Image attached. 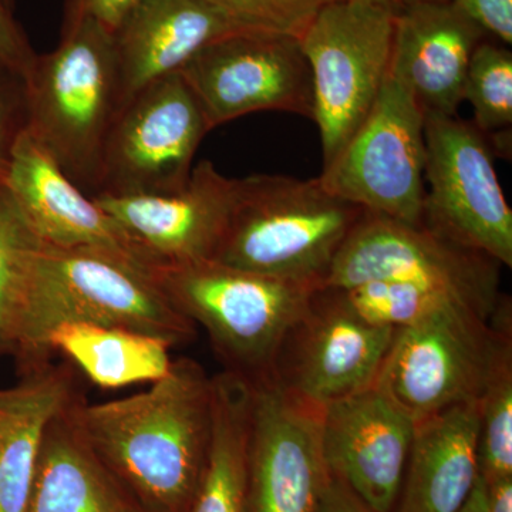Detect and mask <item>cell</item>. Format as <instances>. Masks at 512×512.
<instances>
[{"label":"cell","instance_id":"33","mask_svg":"<svg viewBox=\"0 0 512 512\" xmlns=\"http://www.w3.org/2000/svg\"><path fill=\"white\" fill-rule=\"evenodd\" d=\"M138 0H69V12L89 16L111 33L116 32Z\"/></svg>","mask_w":512,"mask_h":512},{"label":"cell","instance_id":"19","mask_svg":"<svg viewBox=\"0 0 512 512\" xmlns=\"http://www.w3.org/2000/svg\"><path fill=\"white\" fill-rule=\"evenodd\" d=\"M241 32L212 0H138L114 32L120 107L148 83L180 72L205 46Z\"/></svg>","mask_w":512,"mask_h":512},{"label":"cell","instance_id":"8","mask_svg":"<svg viewBox=\"0 0 512 512\" xmlns=\"http://www.w3.org/2000/svg\"><path fill=\"white\" fill-rule=\"evenodd\" d=\"M501 268L490 256L458 245L424 224L365 211L340 248L323 288L404 282L446 293L491 320L503 296Z\"/></svg>","mask_w":512,"mask_h":512},{"label":"cell","instance_id":"7","mask_svg":"<svg viewBox=\"0 0 512 512\" xmlns=\"http://www.w3.org/2000/svg\"><path fill=\"white\" fill-rule=\"evenodd\" d=\"M394 10L355 0H333L316 13L299 45L313 80V121L323 167L362 126L390 72Z\"/></svg>","mask_w":512,"mask_h":512},{"label":"cell","instance_id":"23","mask_svg":"<svg viewBox=\"0 0 512 512\" xmlns=\"http://www.w3.org/2000/svg\"><path fill=\"white\" fill-rule=\"evenodd\" d=\"M171 348L147 333L87 322L62 323L47 338L50 355L63 353L103 389L157 382L173 366Z\"/></svg>","mask_w":512,"mask_h":512},{"label":"cell","instance_id":"34","mask_svg":"<svg viewBox=\"0 0 512 512\" xmlns=\"http://www.w3.org/2000/svg\"><path fill=\"white\" fill-rule=\"evenodd\" d=\"M318 512H376L363 503L352 490L330 474L328 484L320 498Z\"/></svg>","mask_w":512,"mask_h":512},{"label":"cell","instance_id":"21","mask_svg":"<svg viewBox=\"0 0 512 512\" xmlns=\"http://www.w3.org/2000/svg\"><path fill=\"white\" fill-rule=\"evenodd\" d=\"M69 406L47 427L25 512H146L84 439Z\"/></svg>","mask_w":512,"mask_h":512},{"label":"cell","instance_id":"9","mask_svg":"<svg viewBox=\"0 0 512 512\" xmlns=\"http://www.w3.org/2000/svg\"><path fill=\"white\" fill-rule=\"evenodd\" d=\"M424 144L429 190L421 224L511 268L512 211L487 137L473 121L424 114Z\"/></svg>","mask_w":512,"mask_h":512},{"label":"cell","instance_id":"6","mask_svg":"<svg viewBox=\"0 0 512 512\" xmlns=\"http://www.w3.org/2000/svg\"><path fill=\"white\" fill-rule=\"evenodd\" d=\"M511 330L507 296H501L491 320L461 303H450L412 326L396 329L375 384L414 421L476 402Z\"/></svg>","mask_w":512,"mask_h":512},{"label":"cell","instance_id":"24","mask_svg":"<svg viewBox=\"0 0 512 512\" xmlns=\"http://www.w3.org/2000/svg\"><path fill=\"white\" fill-rule=\"evenodd\" d=\"M210 451L190 512H244L249 419L248 377H211Z\"/></svg>","mask_w":512,"mask_h":512},{"label":"cell","instance_id":"3","mask_svg":"<svg viewBox=\"0 0 512 512\" xmlns=\"http://www.w3.org/2000/svg\"><path fill=\"white\" fill-rule=\"evenodd\" d=\"M363 214L318 177L234 178L227 227L212 261L320 289Z\"/></svg>","mask_w":512,"mask_h":512},{"label":"cell","instance_id":"20","mask_svg":"<svg viewBox=\"0 0 512 512\" xmlns=\"http://www.w3.org/2000/svg\"><path fill=\"white\" fill-rule=\"evenodd\" d=\"M478 400L416 421L393 512H460L478 476Z\"/></svg>","mask_w":512,"mask_h":512},{"label":"cell","instance_id":"31","mask_svg":"<svg viewBox=\"0 0 512 512\" xmlns=\"http://www.w3.org/2000/svg\"><path fill=\"white\" fill-rule=\"evenodd\" d=\"M13 6L12 0H0V66L25 80L37 55L16 22Z\"/></svg>","mask_w":512,"mask_h":512},{"label":"cell","instance_id":"2","mask_svg":"<svg viewBox=\"0 0 512 512\" xmlns=\"http://www.w3.org/2000/svg\"><path fill=\"white\" fill-rule=\"evenodd\" d=\"M69 322L136 330L171 346L195 335L194 323L146 269L104 252L39 242L30 261L15 350L33 369L47 366V338Z\"/></svg>","mask_w":512,"mask_h":512},{"label":"cell","instance_id":"14","mask_svg":"<svg viewBox=\"0 0 512 512\" xmlns=\"http://www.w3.org/2000/svg\"><path fill=\"white\" fill-rule=\"evenodd\" d=\"M394 333L359 318L336 289L320 288L286 333L266 375L323 409L375 384Z\"/></svg>","mask_w":512,"mask_h":512},{"label":"cell","instance_id":"28","mask_svg":"<svg viewBox=\"0 0 512 512\" xmlns=\"http://www.w3.org/2000/svg\"><path fill=\"white\" fill-rule=\"evenodd\" d=\"M332 289L359 318L394 330L412 326L450 303H461L446 293L404 282L375 281Z\"/></svg>","mask_w":512,"mask_h":512},{"label":"cell","instance_id":"5","mask_svg":"<svg viewBox=\"0 0 512 512\" xmlns=\"http://www.w3.org/2000/svg\"><path fill=\"white\" fill-rule=\"evenodd\" d=\"M157 284L175 308L201 325L228 372L265 375L288 330L311 305V286L217 261L160 266Z\"/></svg>","mask_w":512,"mask_h":512},{"label":"cell","instance_id":"22","mask_svg":"<svg viewBox=\"0 0 512 512\" xmlns=\"http://www.w3.org/2000/svg\"><path fill=\"white\" fill-rule=\"evenodd\" d=\"M73 400L69 376L49 366L0 390V512H25L47 427Z\"/></svg>","mask_w":512,"mask_h":512},{"label":"cell","instance_id":"35","mask_svg":"<svg viewBox=\"0 0 512 512\" xmlns=\"http://www.w3.org/2000/svg\"><path fill=\"white\" fill-rule=\"evenodd\" d=\"M485 493L488 512H512V477L485 483Z\"/></svg>","mask_w":512,"mask_h":512},{"label":"cell","instance_id":"38","mask_svg":"<svg viewBox=\"0 0 512 512\" xmlns=\"http://www.w3.org/2000/svg\"><path fill=\"white\" fill-rule=\"evenodd\" d=\"M420 2H447V0H396V8L403 5H410V3Z\"/></svg>","mask_w":512,"mask_h":512},{"label":"cell","instance_id":"10","mask_svg":"<svg viewBox=\"0 0 512 512\" xmlns=\"http://www.w3.org/2000/svg\"><path fill=\"white\" fill-rule=\"evenodd\" d=\"M424 164L423 110L389 72L362 126L318 178L326 190L365 211L421 224Z\"/></svg>","mask_w":512,"mask_h":512},{"label":"cell","instance_id":"32","mask_svg":"<svg viewBox=\"0 0 512 512\" xmlns=\"http://www.w3.org/2000/svg\"><path fill=\"white\" fill-rule=\"evenodd\" d=\"M468 19L497 37L503 45L512 43V0H451Z\"/></svg>","mask_w":512,"mask_h":512},{"label":"cell","instance_id":"18","mask_svg":"<svg viewBox=\"0 0 512 512\" xmlns=\"http://www.w3.org/2000/svg\"><path fill=\"white\" fill-rule=\"evenodd\" d=\"M484 36L451 0L399 6L390 72L424 114L458 116L468 64Z\"/></svg>","mask_w":512,"mask_h":512},{"label":"cell","instance_id":"4","mask_svg":"<svg viewBox=\"0 0 512 512\" xmlns=\"http://www.w3.org/2000/svg\"><path fill=\"white\" fill-rule=\"evenodd\" d=\"M23 82L26 130L77 187L94 197L104 143L120 110L113 33L89 16L66 10L59 45L36 56Z\"/></svg>","mask_w":512,"mask_h":512},{"label":"cell","instance_id":"12","mask_svg":"<svg viewBox=\"0 0 512 512\" xmlns=\"http://www.w3.org/2000/svg\"><path fill=\"white\" fill-rule=\"evenodd\" d=\"M180 73L210 130L258 111L313 120L311 67L295 37L232 33L201 49Z\"/></svg>","mask_w":512,"mask_h":512},{"label":"cell","instance_id":"16","mask_svg":"<svg viewBox=\"0 0 512 512\" xmlns=\"http://www.w3.org/2000/svg\"><path fill=\"white\" fill-rule=\"evenodd\" d=\"M234 178L211 161L192 168L183 190L163 195L92 197L157 268L210 261L231 210Z\"/></svg>","mask_w":512,"mask_h":512},{"label":"cell","instance_id":"30","mask_svg":"<svg viewBox=\"0 0 512 512\" xmlns=\"http://www.w3.org/2000/svg\"><path fill=\"white\" fill-rule=\"evenodd\" d=\"M28 128L25 82L0 66V187L5 184L13 150Z\"/></svg>","mask_w":512,"mask_h":512},{"label":"cell","instance_id":"13","mask_svg":"<svg viewBox=\"0 0 512 512\" xmlns=\"http://www.w3.org/2000/svg\"><path fill=\"white\" fill-rule=\"evenodd\" d=\"M249 380L244 512H318L329 480L322 410L269 375Z\"/></svg>","mask_w":512,"mask_h":512},{"label":"cell","instance_id":"11","mask_svg":"<svg viewBox=\"0 0 512 512\" xmlns=\"http://www.w3.org/2000/svg\"><path fill=\"white\" fill-rule=\"evenodd\" d=\"M210 131L197 97L180 72L148 83L120 107L111 124L96 195H163L183 190L202 138Z\"/></svg>","mask_w":512,"mask_h":512},{"label":"cell","instance_id":"17","mask_svg":"<svg viewBox=\"0 0 512 512\" xmlns=\"http://www.w3.org/2000/svg\"><path fill=\"white\" fill-rule=\"evenodd\" d=\"M5 188L40 242L57 248L92 249L154 274L157 266L124 229L63 173L28 130L20 136Z\"/></svg>","mask_w":512,"mask_h":512},{"label":"cell","instance_id":"27","mask_svg":"<svg viewBox=\"0 0 512 512\" xmlns=\"http://www.w3.org/2000/svg\"><path fill=\"white\" fill-rule=\"evenodd\" d=\"M478 468L485 483L512 477V336L504 339L478 399Z\"/></svg>","mask_w":512,"mask_h":512},{"label":"cell","instance_id":"1","mask_svg":"<svg viewBox=\"0 0 512 512\" xmlns=\"http://www.w3.org/2000/svg\"><path fill=\"white\" fill-rule=\"evenodd\" d=\"M70 417L146 512H190L212 426V383L188 357L146 392L99 404L73 400Z\"/></svg>","mask_w":512,"mask_h":512},{"label":"cell","instance_id":"15","mask_svg":"<svg viewBox=\"0 0 512 512\" xmlns=\"http://www.w3.org/2000/svg\"><path fill=\"white\" fill-rule=\"evenodd\" d=\"M416 421L376 384L322 410L326 466L376 512H393Z\"/></svg>","mask_w":512,"mask_h":512},{"label":"cell","instance_id":"39","mask_svg":"<svg viewBox=\"0 0 512 512\" xmlns=\"http://www.w3.org/2000/svg\"><path fill=\"white\" fill-rule=\"evenodd\" d=\"M12 2H15V0H12Z\"/></svg>","mask_w":512,"mask_h":512},{"label":"cell","instance_id":"37","mask_svg":"<svg viewBox=\"0 0 512 512\" xmlns=\"http://www.w3.org/2000/svg\"><path fill=\"white\" fill-rule=\"evenodd\" d=\"M355 2L370 3V5L387 6L396 9V0H355Z\"/></svg>","mask_w":512,"mask_h":512},{"label":"cell","instance_id":"25","mask_svg":"<svg viewBox=\"0 0 512 512\" xmlns=\"http://www.w3.org/2000/svg\"><path fill=\"white\" fill-rule=\"evenodd\" d=\"M464 101L474 110L473 124L504 157L511 153L512 53L481 40L468 64Z\"/></svg>","mask_w":512,"mask_h":512},{"label":"cell","instance_id":"36","mask_svg":"<svg viewBox=\"0 0 512 512\" xmlns=\"http://www.w3.org/2000/svg\"><path fill=\"white\" fill-rule=\"evenodd\" d=\"M460 512H488L487 493L483 478L478 476L476 485Z\"/></svg>","mask_w":512,"mask_h":512},{"label":"cell","instance_id":"26","mask_svg":"<svg viewBox=\"0 0 512 512\" xmlns=\"http://www.w3.org/2000/svg\"><path fill=\"white\" fill-rule=\"evenodd\" d=\"M39 242L5 185L0 187V353L16 349L30 261Z\"/></svg>","mask_w":512,"mask_h":512},{"label":"cell","instance_id":"29","mask_svg":"<svg viewBox=\"0 0 512 512\" xmlns=\"http://www.w3.org/2000/svg\"><path fill=\"white\" fill-rule=\"evenodd\" d=\"M242 32L299 39L323 6L333 0H212Z\"/></svg>","mask_w":512,"mask_h":512}]
</instances>
